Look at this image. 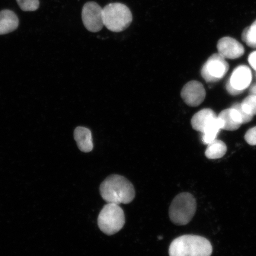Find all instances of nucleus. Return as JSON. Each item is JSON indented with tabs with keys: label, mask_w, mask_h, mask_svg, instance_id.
I'll return each mask as SVG.
<instances>
[{
	"label": "nucleus",
	"mask_w": 256,
	"mask_h": 256,
	"mask_svg": "<svg viewBox=\"0 0 256 256\" xmlns=\"http://www.w3.org/2000/svg\"><path fill=\"white\" fill-rule=\"evenodd\" d=\"M229 69V64L225 58L220 54H216L204 64L201 75L207 82L215 83L220 81L228 73Z\"/></svg>",
	"instance_id": "6"
},
{
	"label": "nucleus",
	"mask_w": 256,
	"mask_h": 256,
	"mask_svg": "<svg viewBox=\"0 0 256 256\" xmlns=\"http://www.w3.org/2000/svg\"><path fill=\"white\" fill-rule=\"evenodd\" d=\"M206 92L204 86L197 81L188 82L181 92L182 98L185 104L190 107L199 106L206 100Z\"/></svg>",
	"instance_id": "9"
},
{
	"label": "nucleus",
	"mask_w": 256,
	"mask_h": 256,
	"mask_svg": "<svg viewBox=\"0 0 256 256\" xmlns=\"http://www.w3.org/2000/svg\"><path fill=\"white\" fill-rule=\"evenodd\" d=\"M196 209V200L193 195L188 193L181 194L172 202L169 216L175 225L186 226L194 218Z\"/></svg>",
	"instance_id": "4"
},
{
	"label": "nucleus",
	"mask_w": 256,
	"mask_h": 256,
	"mask_svg": "<svg viewBox=\"0 0 256 256\" xmlns=\"http://www.w3.org/2000/svg\"><path fill=\"white\" fill-rule=\"evenodd\" d=\"M218 117L223 122L224 130L235 131L240 129L243 124L241 114L234 108H232L223 110Z\"/></svg>",
	"instance_id": "11"
},
{
	"label": "nucleus",
	"mask_w": 256,
	"mask_h": 256,
	"mask_svg": "<svg viewBox=\"0 0 256 256\" xmlns=\"http://www.w3.org/2000/svg\"><path fill=\"white\" fill-rule=\"evenodd\" d=\"M250 95H254L256 96V84L251 86L249 90Z\"/></svg>",
	"instance_id": "23"
},
{
	"label": "nucleus",
	"mask_w": 256,
	"mask_h": 256,
	"mask_svg": "<svg viewBox=\"0 0 256 256\" xmlns=\"http://www.w3.org/2000/svg\"><path fill=\"white\" fill-rule=\"evenodd\" d=\"M208 146L206 156L208 159H220L226 154L227 147L222 140H216Z\"/></svg>",
	"instance_id": "16"
},
{
	"label": "nucleus",
	"mask_w": 256,
	"mask_h": 256,
	"mask_svg": "<svg viewBox=\"0 0 256 256\" xmlns=\"http://www.w3.org/2000/svg\"><path fill=\"white\" fill-rule=\"evenodd\" d=\"M74 138L80 151L88 153L94 148L90 130L84 127H78L74 131Z\"/></svg>",
	"instance_id": "13"
},
{
	"label": "nucleus",
	"mask_w": 256,
	"mask_h": 256,
	"mask_svg": "<svg viewBox=\"0 0 256 256\" xmlns=\"http://www.w3.org/2000/svg\"><path fill=\"white\" fill-rule=\"evenodd\" d=\"M252 76L250 68L246 66L236 68L226 84L228 94L232 96L241 94L251 86Z\"/></svg>",
	"instance_id": "7"
},
{
	"label": "nucleus",
	"mask_w": 256,
	"mask_h": 256,
	"mask_svg": "<svg viewBox=\"0 0 256 256\" xmlns=\"http://www.w3.org/2000/svg\"><path fill=\"white\" fill-rule=\"evenodd\" d=\"M103 18L106 28L114 33H120L129 28L133 21L130 9L121 3H112L103 8Z\"/></svg>",
	"instance_id": "3"
},
{
	"label": "nucleus",
	"mask_w": 256,
	"mask_h": 256,
	"mask_svg": "<svg viewBox=\"0 0 256 256\" xmlns=\"http://www.w3.org/2000/svg\"><path fill=\"white\" fill-rule=\"evenodd\" d=\"M102 198L108 204H129L135 199L134 186L126 178L112 175L102 184L100 188Z\"/></svg>",
	"instance_id": "1"
},
{
	"label": "nucleus",
	"mask_w": 256,
	"mask_h": 256,
	"mask_svg": "<svg viewBox=\"0 0 256 256\" xmlns=\"http://www.w3.org/2000/svg\"><path fill=\"white\" fill-rule=\"evenodd\" d=\"M242 110L248 114L254 116L256 115V96L250 95L241 104Z\"/></svg>",
	"instance_id": "18"
},
{
	"label": "nucleus",
	"mask_w": 256,
	"mask_h": 256,
	"mask_svg": "<svg viewBox=\"0 0 256 256\" xmlns=\"http://www.w3.org/2000/svg\"><path fill=\"white\" fill-rule=\"evenodd\" d=\"M245 140L249 145L256 146V126L248 131L246 134Z\"/></svg>",
	"instance_id": "21"
},
{
	"label": "nucleus",
	"mask_w": 256,
	"mask_h": 256,
	"mask_svg": "<svg viewBox=\"0 0 256 256\" xmlns=\"http://www.w3.org/2000/svg\"><path fill=\"white\" fill-rule=\"evenodd\" d=\"M83 24L87 30L92 33H97L104 26L103 8L98 3H86L82 11Z\"/></svg>",
	"instance_id": "8"
},
{
	"label": "nucleus",
	"mask_w": 256,
	"mask_h": 256,
	"mask_svg": "<svg viewBox=\"0 0 256 256\" xmlns=\"http://www.w3.org/2000/svg\"><path fill=\"white\" fill-rule=\"evenodd\" d=\"M232 108H236V110H238L240 114H241L242 118L243 124H247L249 122H250L252 119H254V116L246 114V112L242 110L241 104L236 103L234 104Z\"/></svg>",
	"instance_id": "20"
},
{
	"label": "nucleus",
	"mask_w": 256,
	"mask_h": 256,
	"mask_svg": "<svg viewBox=\"0 0 256 256\" xmlns=\"http://www.w3.org/2000/svg\"><path fill=\"white\" fill-rule=\"evenodd\" d=\"M248 62L252 68L256 72V51L250 54L248 56Z\"/></svg>",
	"instance_id": "22"
},
{
	"label": "nucleus",
	"mask_w": 256,
	"mask_h": 256,
	"mask_svg": "<svg viewBox=\"0 0 256 256\" xmlns=\"http://www.w3.org/2000/svg\"><path fill=\"white\" fill-rule=\"evenodd\" d=\"M222 120L218 117L216 118L208 124L203 133L204 144L206 145H209L214 140H216L220 130H222Z\"/></svg>",
	"instance_id": "15"
},
{
	"label": "nucleus",
	"mask_w": 256,
	"mask_h": 256,
	"mask_svg": "<svg viewBox=\"0 0 256 256\" xmlns=\"http://www.w3.org/2000/svg\"><path fill=\"white\" fill-rule=\"evenodd\" d=\"M17 2L24 12H35L40 8L39 0H17Z\"/></svg>",
	"instance_id": "19"
},
{
	"label": "nucleus",
	"mask_w": 256,
	"mask_h": 256,
	"mask_svg": "<svg viewBox=\"0 0 256 256\" xmlns=\"http://www.w3.org/2000/svg\"><path fill=\"white\" fill-rule=\"evenodd\" d=\"M126 224V216L119 204H108L99 214L98 225L101 231L108 236L120 232Z\"/></svg>",
	"instance_id": "5"
},
{
	"label": "nucleus",
	"mask_w": 256,
	"mask_h": 256,
	"mask_svg": "<svg viewBox=\"0 0 256 256\" xmlns=\"http://www.w3.org/2000/svg\"><path fill=\"white\" fill-rule=\"evenodd\" d=\"M252 24L256 25V20L254 22V24Z\"/></svg>",
	"instance_id": "24"
},
{
	"label": "nucleus",
	"mask_w": 256,
	"mask_h": 256,
	"mask_svg": "<svg viewBox=\"0 0 256 256\" xmlns=\"http://www.w3.org/2000/svg\"><path fill=\"white\" fill-rule=\"evenodd\" d=\"M242 40L249 47L256 48V25L252 24L243 31Z\"/></svg>",
	"instance_id": "17"
},
{
	"label": "nucleus",
	"mask_w": 256,
	"mask_h": 256,
	"mask_svg": "<svg viewBox=\"0 0 256 256\" xmlns=\"http://www.w3.org/2000/svg\"><path fill=\"white\" fill-rule=\"evenodd\" d=\"M217 117L215 112L210 108L202 110L192 118L191 120L192 128L198 132L203 134L208 124Z\"/></svg>",
	"instance_id": "12"
},
{
	"label": "nucleus",
	"mask_w": 256,
	"mask_h": 256,
	"mask_svg": "<svg viewBox=\"0 0 256 256\" xmlns=\"http://www.w3.org/2000/svg\"><path fill=\"white\" fill-rule=\"evenodd\" d=\"M19 20L14 12L10 10L0 12V35L10 34L18 27Z\"/></svg>",
	"instance_id": "14"
},
{
	"label": "nucleus",
	"mask_w": 256,
	"mask_h": 256,
	"mask_svg": "<svg viewBox=\"0 0 256 256\" xmlns=\"http://www.w3.org/2000/svg\"><path fill=\"white\" fill-rule=\"evenodd\" d=\"M212 244L203 236L185 235L172 242L169 248L170 256H211Z\"/></svg>",
	"instance_id": "2"
},
{
	"label": "nucleus",
	"mask_w": 256,
	"mask_h": 256,
	"mask_svg": "<svg viewBox=\"0 0 256 256\" xmlns=\"http://www.w3.org/2000/svg\"><path fill=\"white\" fill-rule=\"evenodd\" d=\"M218 54L226 59L236 60L244 56L245 50L238 41L230 37L220 40L217 46Z\"/></svg>",
	"instance_id": "10"
}]
</instances>
